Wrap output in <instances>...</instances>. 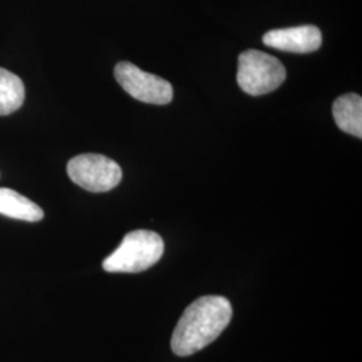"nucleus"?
<instances>
[{
  "mask_svg": "<svg viewBox=\"0 0 362 362\" xmlns=\"http://www.w3.org/2000/svg\"><path fill=\"white\" fill-rule=\"evenodd\" d=\"M115 77L124 90L144 104L167 105L173 98V88L167 79L146 73L130 62H119Z\"/></svg>",
  "mask_w": 362,
  "mask_h": 362,
  "instance_id": "39448f33",
  "label": "nucleus"
},
{
  "mask_svg": "<svg viewBox=\"0 0 362 362\" xmlns=\"http://www.w3.org/2000/svg\"><path fill=\"white\" fill-rule=\"evenodd\" d=\"M0 215L28 223L45 218V212L38 204L10 188H0Z\"/></svg>",
  "mask_w": 362,
  "mask_h": 362,
  "instance_id": "6e6552de",
  "label": "nucleus"
},
{
  "mask_svg": "<svg viewBox=\"0 0 362 362\" xmlns=\"http://www.w3.org/2000/svg\"><path fill=\"white\" fill-rule=\"evenodd\" d=\"M337 127L354 137H362V98L356 93L344 94L333 104Z\"/></svg>",
  "mask_w": 362,
  "mask_h": 362,
  "instance_id": "0eeeda50",
  "label": "nucleus"
},
{
  "mask_svg": "<svg viewBox=\"0 0 362 362\" xmlns=\"http://www.w3.org/2000/svg\"><path fill=\"white\" fill-rule=\"evenodd\" d=\"M238 85L250 95L276 90L286 79L285 66L267 52L247 50L238 59Z\"/></svg>",
  "mask_w": 362,
  "mask_h": 362,
  "instance_id": "7ed1b4c3",
  "label": "nucleus"
},
{
  "mask_svg": "<svg viewBox=\"0 0 362 362\" xmlns=\"http://www.w3.org/2000/svg\"><path fill=\"white\" fill-rule=\"evenodd\" d=\"M233 318L227 298L206 296L192 302L176 325L170 346L176 356L188 357L204 349L226 330Z\"/></svg>",
  "mask_w": 362,
  "mask_h": 362,
  "instance_id": "f257e3e1",
  "label": "nucleus"
},
{
  "mask_svg": "<svg viewBox=\"0 0 362 362\" xmlns=\"http://www.w3.org/2000/svg\"><path fill=\"white\" fill-rule=\"evenodd\" d=\"M263 43L275 50L308 54L317 52L322 45V33L318 27L298 26L272 30L263 37Z\"/></svg>",
  "mask_w": 362,
  "mask_h": 362,
  "instance_id": "423d86ee",
  "label": "nucleus"
},
{
  "mask_svg": "<svg viewBox=\"0 0 362 362\" xmlns=\"http://www.w3.org/2000/svg\"><path fill=\"white\" fill-rule=\"evenodd\" d=\"M23 81L11 71L0 67V116H8L25 103Z\"/></svg>",
  "mask_w": 362,
  "mask_h": 362,
  "instance_id": "1a4fd4ad",
  "label": "nucleus"
},
{
  "mask_svg": "<svg viewBox=\"0 0 362 362\" xmlns=\"http://www.w3.org/2000/svg\"><path fill=\"white\" fill-rule=\"evenodd\" d=\"M67 175L73 182L89 192H107L122 180V169L104 155L85 153L67 163Z\"/></svg>",
  "mask_w": 362,
  "mask_h": 362,
  "instance_id": "20e7f679",
  "label": "nucleus"
},
{
  "mask_svg": "<svg viewBox=\"0 0 362 362\" xmlns=\"http://www.w3.org/2000/svg\"><path fill=\"white\" fill-rule=\"evenodd\" d=\"M164 242L158 233L137 230L127 233L121 245L103 263L107 272H143L161 259Z\"/></svg>",
  "mask_w": 362,
  "mask_h": 362,
  "instance_id": "f03ea898",
  "label": "nucleus"
}]
</instances>
